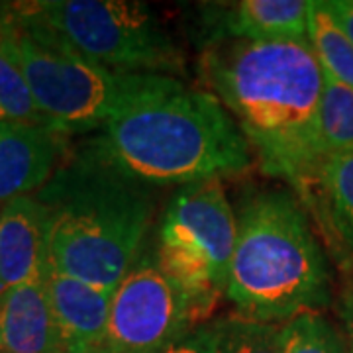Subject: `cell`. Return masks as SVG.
I'll return each mask as SVG.
<instances>
[{
	"instance_id": "obj_1",
	"label": "cell",
	"mask_w": 353,
	"mask_h": 353,
	"mask_svg": "<svg viewBox=\"0 0 353 353\" xmlns=\"http://www.w3.org/2000/svg\"><path fill=\"white\" fill-rule=\"evenodd\" d=\"M201 71L238 118L265 173L306 192L324 161L318 136L324 71L310 41L230 39L202 55Z\"/></svg>"
},
{
	"instance_id": "obj_2",
	"label": "cell",
	"mask_w": 353,
	"mask_h": 353,
	"mask_svg": "<svg viewBox=\"0 0 353 353\" xmlns=\"http://www.w3.org/2000/svg\"><path fill=\"white\" fill-rule=\"evenodd\" d=\"M85 148L145 187H187L252 165V145L226 106L183 83L110 120Z\"/></svg>"
},
{
	"instance_id": "obj_3",
	"label": "cell",
	"mask_w": 353,
	"mask_h": 353,
	"mask_svg": "<svg viewBox=\"0 0 353 353\" xmlns=\"http://www.w3.org/2000/svg\"><path fill=\"white\" fill-rule=\"evenodd\" d=\"M36 201L43 208L48 269L114 290L141 253L152 224L150 187L94 153L61 161Z\"/></svg>"
},
{
	"instance_id": "obj_4",
	"label": "cell",
	"mask_w": 353,
	"mask_h": 353,
	"mask_svg": "<svg viewBox=\"0 0 353 353\" xmlns=\"http://www.w3.org/2000/svg\"><path fill=\"white\" fill-rule=\"evenodd\" d=\"M224 294L240 316L271 324L328 304V261L290 192L257 190L241 202Z\"/></svg>"
},
{
	"instance_id": "obj_5",
	"label": "cell",
	"mask_w": 353,
	"mask_h": 353,
	"mask_svg": "<svg viewBox=\"0 0 353 353\" xmlns=\"http://www.w3.org/2000/svg\"><path fill=\"white\" fill-rule=\"evenodd\" d=\"M0 30L39 112L63 136L99 132L120 114L181 85L175 77L118 73L90 61L22 2L0 4Z\"/></svg>"
},
{
	"instance_id": "obj_6",
	"label": "cell",
	"mask_w": 353,
	"mask_h": 353,
	"mask_svg": "<svg viewBox=\"0 0 353 353\" xmlns=\"http://www.w3.org/2000/svg\"><path fill=\"white\" fill-rule=\"evenodd\" d=\"M22 4L79 53L106 69L167 77L185 71L175 41L143 2L34 0Z\"/></svg>"
},
{
	"instance_id": "obj_7",
	"label": "cell",
	"mask_w": 353,
	"mask_h": 353,
	"mask_svg": "<svg viewBox=\"0 0 353 353\" xmlns=\"http://www.w3.org/2000/svg\"><path fill=\"white\" fill-rule=\"evenodd\" d=\"M222 179L181 187L165 210L157 259L210 314L226 292L238 236V218Z\"/></svg>"
},
{
	"instance_id": "obj_8",
	"label": "cell",
	"mask_w": 353,
	"mask_h": 353,
	"mask_svg": "<svg viewBox=\"0 0 353 353\" xmlns=\"http://www.w3.org/2000/svg\"><path fill=\"white\" fill-rule=\"evenodd\" d=\"M208 312L165 271L157 253L141 252L114 289L94 353H159L189 336Z\"/></svg>"
},
{
	"instance_id": "obj_9",
	"label": "cell",
	"mask_w": 353,
	"mask_h": 353,
	"mask_svg": "<svg viewBox=\"0 0 353 353\" xmlns=\"http://www.w3.org/2000/svg\"><path fill=\"white\" fill-rule=\"evenodd\" d=\"M63 139L50 126L0 122V204L46 187L61 165Z\"/></svg>"
},
{
	"instance_id": "obj_10",
	"label": "cell",
	"mask_w": 353,
	"mask_h": 353,
	"mask_svg": "<svg viewBox=\"0 0 353 353\" xmlns=\"http://www.w3.org/2000/svg\"><path fill=\"white\" fill-rule=\"evenodd\" d=\"M51 312L63 353H94L101 343L114 290L101 289L79 279L46 271Z\"/></svg>"
},
{
	"instance_id": "obj_11",
	"label": "cell",
	"mask_w": 353,
	"mask_h": 353,
	"mask_svg": "<svg viewBox=\"0 0 353 353\" xmlns=\"http://www.w3.org/2000/svg\"><path fill=\"white\" fill-rule=\"evenodd\" d=\"M48 241L43 208L36 196H20L0 208V294L46 277Z\"/></svg>"
},
{
	"instance_id": "obj_12",
	"label": "cell",
	"mask_w": 353,
	"mask_h": 353,
	"mask_svg": "<svg viewBox=\"0 0 353 353\" xmlns=\"http://www.w3.org/2000/svg\"><path fill=\"white\" fill-rule=\"evenodd\" d=\"M0 353H63L46 277L0 294Z\"/></svg>"
},
{
	"instance_id": "obj_13",
	"label": "cell",
	"mask_w": 353,
	"mask_h": 353,
	"mask_svg": "<svg viewBox=\"0 0 353 353\" xmlns=\"http://www.w3.org/2000/svg\"><path fill=\"white\" fill-rule=\"evenodd\" d=\"M310 2L304 0H241L224 14L222 30L245 41L308 39Z\"/></svg>"
},
{
	"instance_id": "obj_14",
	"label": "cell",
	"mask_w": 353,
	"mask_h": 353,
	"mask_svg": "<svg viewBox=\"0 0 353 353\" xmlns=\"http://www.w3.org/2000/svg\"><path fill=\"white\" fill-rule=\"evenodd\" d=\"M330 228L353 253V153L328 155L316 176Z\"/></svg>"
},
{
	"instance_id": "obj_15",
	"label": "cell",
	"mask_w": 353,
	"mask_h": 353,
	"mask_svg": "<svg viewBox=\"0 0 353 353\" xmlns=\"http://www.w3.org/2000/svg\"><path fill=\"white\" fill-rule=\"evenodd\" d=\"M308 41L324 75L353 88V43L341 32L324 0L310 2Z\"/></svg>"
},
{
	"instance_id": "obj_16",
	"label": "cell",
	"mask_w": 353,
	"mask_h": 353,
	"mask_svg": "<svg viewBox=\"0 0 353 353\" xmlns=\"http://www.w3.org/2000/svg\"><path fill=\"white\" fill-rule=\"evenodd\" d=\"M320 150L328 155L353 153V88L324 75L318 118Z\"/></svg>"
},
{
	"instance_id": "obj_17",
	"label": "cell",
	"mask_w": 353,
	"mask_h": 353,
	"mask_svg": "<svg viewBox=\"0 0 353 353\" xmlns=\"http://www.w3.org/2000/svg\"><path fill=\"white\" fill-rule=\"evenodd\" d=\"M0 122L50 126L48 118L39 112L30 85L2 30H0Z\"/></svg>"
},
{
	"instance_id": "obj_18",
	"label": "cell",
	"mask_w": 353,
	"mask_h": 353,
	"mask_svg": "<svg viewBox=\"0 0 353 353\" xmlns=\"http://www.w3.org/2000/svg\"><path fill=\"white\" fill-rule=\"evenodd\" d=\"M214 353H283V326L243 316L212 322Z\"/></svg>"
},
{
	"instance_id": "obj_19",
	"label": "cell",
	"mask_w": 353,
	"mask_h": 353,
	"mask_svg": "<svg viewBox=\"0 0 353 353\" xmlns=\"http://www.w3.org/2000/svg\"><path fill=\"white\" fill-rule=\"evenodd\" d=\"M283 353H345V347L324 316L306 310L283 324Z\"/></svg>"
},
{
	"instance_id": "obj_20",
	"label": "cell",
	"mask_w": 353,
	"mask_h": 353,
	"mask_svg": "<svg viewBox=\"0 0 353 353\" xmlns=\"http://www.w3.org/2000/svg\"><path fill=\"white\" fill-rule=\"evenodd\" d=\"M159 353H214L212 326L201 324L199 328L192 330L189 336L171 343L169 347H165Z\"/></svg>"
},
{
	"instance_id": "obj_21",
	"label": "cell",
	"mask_w": 353,
	"mask_h": 353,
	"mask_svg": "<svg viewBox=\"0 0 353 353\" xmlns=\"http://www.w3.org/2000/svg\"><path fill=\"white\" fill-rule=\"evenodd\" d=\"M330 14L338 22L341 32L353 43V0H324Z\"/></svg>"
},
{
	"instance_id": "obj_22",
	"label": "cell",
	"mask_w": 353,
	"mask_h": 353,
	"mask_svg": "<svg viewBox=\"0 0 353 353\" xmlns=\"http://www.w3.org/2000/svg\"><path fill=\"white\" fill-rule=\"evenodd\" d=\"M347 322H350V334H352V343H353V301L347 308Z\"/></svg>"
},
{
	"instance_id": "obj_23",
	"label": "cell",
	"mask_w": 353,
	"mask_h": 353,
	"mask_svg": "<svg viewBox=\"0 0 353 353\" xmlns=\"http://www.w3.org/2000/svg\"><path fill=\"white\" fill-rule=\"evenodd\" d=\"M0 208H2V204H0Z\"/></svg>"
}]
</instances>
